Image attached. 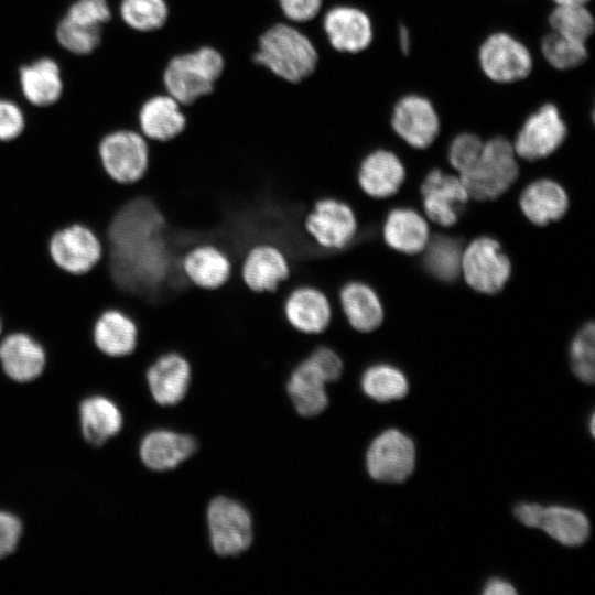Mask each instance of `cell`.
I'll return each mask as SVG.
<instances>
[{
    "mask_svg": "<svg viewBox=\"0 0 595 595\" xmlns=\"http://www.w3.org/2000/svg\"><path fill=\"white\" fill-rule=\"evenodd\" d=\"M252 57L258 65L291 84L313 75L320 58L311 39L288 23H275L266 30Z\"/></svg>",
    "mask_w": 595,
    "mask_h": 595,
    "instance_id": "cell-1",
    "label": "cell"
},
{
    "mask_svg": "<svg viewBox=\"0 0 595 595\" xmlns=\"http://www.w3.org/2000/svg\"><path fill=\"white\" fill-rule=\"evenodd\" d=\"M224 69V55L213 46H202L173 56L164 68L163 85L182 106H191L214 91Z\"/></svg>",
    "mask_w": 595,
    "mask_h": 595,
    "instance_id": "cell-2",
    "label": "cell"
},
{
    "mask_svg": "<svg viewBox=\"0 0 595 595\" xmlns=\"http://www.w3.org/2000/svg\"><path fill=\"white\" fill-rule=\"evenodd\" d=\"M301 228L317 250L338 252L358 239L360 223L349 202L334 195H324L304 212Z\"/></svg>",
    "mask_w": 595,
    "mask_h": 595,
    "instance_id": "cell-3",
    "label": "cell"
},
{
    "mask_svg": "<svg viewBox=\"0 0 595 595\" xmlns=\"http://www.w3.org/2000/svg\"><path fill=\"white\" fill-rule=\"evenodd\" d=\"M516 158L512 143L505 137L485 141L478 160L459 176L468 196L478 201L500 196L517 178Z\"/></svg>",
    "mask_w": 595,
    "mask_h": 595,
    "instance_id": "cell-4",
    "label": "cell"
},
{
    "mask_svg": "<svg viewBox=\"0 0 595 595\" xmlns=\"http://www.w3.org/2000/svg\"><path fill=\"white\" fill-rule=\"evenodd\" d=\"M106 174L119 184H133L147 173L151 143L136 128L118 127L104 133L97 145Z\"/></svg>",
    "mask_w": 595,
    "mask_h": 595,
    "instance_id": "cell-5",
    "label": "cell"
},
{
    "mask_svg": "<svg viewBox=\"0 0 595 595\" xmlns=\"http://www.w3.org/2000/svg\"><path fill=\"white\" fill-rule=\"evenodd\" d=\"M477 62L482 74L499 85L526 80L534 68L529 46L508 31L489 33L477 48Z\"/></svg>",
    "mask_w": 595,
    "mask_h": 595,
    "instance_id": "cell-6",
    "label": "cell"
},
{
    "mask_svg": "<svg viewBox=\"0 0 595 595\" xmlns=\"http://www.w3.org/2000/svg\"><path fill=\"white\" fill-rule=\"evenodd\" d=\"M235 273L255 293H275L290 284L293 264L288 251L271 240H258L240 255Z\"/></svg>",
    "mask_w": 595,
    "mask_h": 595,
    "instance_id": "cell-7",
    "label": "cell"
},
{
    "mask_svg": "<svg viewBox=\"0 0 595 595\" xmlns=\"http://www.w3.org/2000/svg\"><path fill=\"white\" fill-rule=\"evenodd\" d=\"M281 312L286 325L294 332L318 337L331 326L336 305L331 294L310 282H296L284 291Z\"/></svg>",
    "mask_w": 595,
    "mask_h": 595,
    "instance_id": "cell-8",
    "label": "cell"
},
{
    "mask_svg": "<svg viewBox=\"0 0 595 595\" xmlns=\"http://www.w3.org/2000/svg\"><path fill=\"white\" fill-rule=\"evenodd\" d=\"M177 272L190 285L204 291L225 286L234 277L236 263L221 245L208 240H195L177 256Z\"/></svg>",
    "mask_w": 595,
    "mask_h": 595,
    "instance_id": "cell-9",
    "label": "cell"
},
{
    "mask_svg": "<svg viewBox=\"0 0 595 595\" xmlns=\"http://www.w3.org/2000/svg\"><path fill=\"white\" fill-rule=\"evenodd\" d=\"M566 137L567 125L560 108L548 101L524 119L512 145L517 156L534 161L555 152Z\"/></svg>",
    "mask_w": 595,
    "mask_h": 595,
    "instance_id": "cell-10",
    "label": "cell"
},
{
    "mask_svg": "<svg viewBox=\"0 0 595 595\" xmlns=\"http://www.w3.org/2000/svg\"><path fill=\"white\" fill-rule=\"evenodd\" d=\"M48 252L52 261L61 270L82 275L100 261L102 244L91 228L82 223H72L52 234Z\"/></svg>",
    "mask_w": 595,
    "mask_h": 595,
    "instance_id": "cell-11",
    "label": "cell"
},
{
    "mask_svg": "<svg viewBox=\"0 0 595 595\" xmlns=\"http://www.w3.org/2000/svg\"><path fill=\"white\" fill-rule=\"evenodd\" d=\"M390 125L394 133L414 149L429 148L439 137L441 119L433 101L425 95H402L392 106Z\"/></svg>",
    "mask_w": 595,
    "mask_h": 595,
    "instance_id": "cell-12",
    "label": "cell"
},
{
    "mask_svg": "<svg viewBox=\"0 0 595 595\" xmlns=\"http://www.w3.org/2000/svg\"><path fill=\"white\" fill-rule=\"evenodd\" d=\"M461 269L469 286L493 294L508 281L511 266L496 240L482 237L472 241L463 252Z\"/></svg>",
    "mask_w": 595,
    "mask_h": 595,
    "instance_id": "cell-13",
    "label": "cell"
},
{
    "mask_svg": "<svg viewBox=\"0 0 595 595\" xmlns=\"http://www.w3.org/2000/svg\"><path fill=\"white\" fill-rule=\"evenodd\" d=\"M212 545L219 555H236L245 551L252 540L251 518L238 502L215 498L207 511Z\"/></svg>",
    "mask_w": 595,
    "mask_h": 595,
    "instance_id": "cell-14",
    "label": "cell"
},
{
    "mask_svg": "<svg viewBox=\"0 0 595 595\" xmlns=\"http://www.w3.org/2000/svg\"><path fill=\"white\" fill-rule=\"evenodd\" d=\"M366 462L368 473L374 479L390 483L403 482L414 468V444L402 432L389 429L372 441Z\"/></svg>",
    "mask_w": 595,
    "mask_h": 595,
    "instance_id": "cell-15",
    "label": "cell"
},
{
    "mask_svg": "<svg viewBox=\"0 0 595 595\" xmlns=\"http://www.w3.org/2000/svg\"><path fill=\"white\" fill-rule=\"evenodd\" d=\"M323 30L329 45L343 54L365 52L375 39L370 15L351 4H338L327 10L323 18Z\"/></svg>",
    "mask_w": 595,
    "mask_h": 595,
    "instance_id": "cell-16",
    "label": "cell"
},
{
    "mask_svg": "<svg viewBox=\"0 0 595 595\" xmlns=\"http://www.w3.org/2000/svg\"><path fill=\"white\" fill-rule=\"evenodd\" d=\"M47 363L41 342L23 331H12L0 337V368L2 374L18 383L39 379Z\"/></svg>",
    "mask_w": 595,
    "mask_h": 595,
    "instance_id": "cell-17",
    "label": "cell"
},
{
    "mask_svg": "<svg viewBox=\"0 0 595 595\" xmlns=\"http://www.w3.org/2000/svg\"><path fill=\"white\" fill-rule=\"evenodd\" d=\"M336 310L347 326L357 333L368 334L383 321V307L376 290L360 279H348L334 296Z\"/></svg>",
    "mask_w": 595,
    "mask_h": 595,
    "instance_id": "cell-18",
    "label": "cell"
},
{
    "mask_svg": "<svg viewBox=\"0 0 595 595\" xmlns=\"http://www.w3.org/2000/svg\"><path fill=\"white\" fill-rule=\"evenodd\" d=\"M192 364L177 349H167L156 355L145 370V379L154 400L161 405L180 402L190 387Z\"/></svg>",
    "mask_w": 595,
    "mask_h": 595,
    "instance_id": "cell-19",
    "label": "cell"
},
{
    "mask_svg": "<svg viewBox=\"0 0 595 595\" xmlns=\"http://www.w3.org/2000/svg\"><path fill=\"white\" fill-rule=\"evenodd\" d=\"M404 174L403 164L396 153L387 149H375L359 161L355 181L365 196L381 199L399 190Z\"/></svg>",
    "mask_w": 595,
    "mask_h": 595,
    "instance_id": "cell-20",
    "label": "cell"
},
{
    "mask_svg": "<svg viewBox=\"0 0 595 595\" xmlns=\"http://www.w3.org/2000/svg\"><path fill=\"white\" fill-rule=\"evenodd\" d=\"M188 127L182 105L169 94L147 99L137 117V129L151 143H167L181 137Z\"/></svg>",
    "mask_w": 595,
    "mask_h": 595,
    "instance_id": "cell-21",
    "label": "cell"
},
{
    "mask_svg": "<svg viewBox=\"0 0 595 595\" xmlns=\"http://www.w3.org/2000/svg\"><path fill=\"white\" fill-rule=\"evenodd\" d=\"M421 193L428 217L442 226H451L457 220L468 198L461 178L441 170H433L428 174Z\"/></svg>",
    "mask_w": 595,
    "mask_h": 595,
    "instance_id": "cell-22",
    "label": "cell"
},
{
    "mask_svg": "<svg viewBox=\"0 0 595 595\" xmlns=\"http://www.w3.org/2000/svg\"><path fill=\"white\" fill-rule=\"evenodd\" d=\"M139 328L134 318L118 307L104 310L93 325V342L105 356L123 358L138 346Z\"/></svg>",
    "mask_w": 595,
    "mask_h": 595,
    "instance_id": "cell-23",
    "label": "cell"
},
{
    "mask_svg": "<svg viewBox=\"0 0 595 595\" xmlns=\"http://www.w3.org/2000/svg\"><path fill=\"white\" fill-rule=\"evenodd\" d=\"M19 84L23 97L35 107L56 104L64 90L61 68L51 57H41L19 69Z\"/></svg>",
    "mask_w": 595,
    "mask_h": 595,
    "instance_id": "cell-24",
    "label": "cell"
},
{
    "mask_svg": "<svg viewBox=\"0 0 595 595\" xmlns=\"http://www.w3.org/2000/svg\"><path fill=\"white\" fill-rule=\"evenodd\" d=\"M326 383L321 370L305 354L291 370L286 383L289 396L301 415L313 416L326 408Z\"/></svg>",
    "mask_w": 595,
    "mask_h": 595,
    "instance_id": "cell-25",
    "label": "cell"
},
{
    "mask_svg": "<svg viewBox=\"0 0 595 595\" xmlns=\"http://www.w3.org/2000/svg\"><path fill=\"white\" fill-rule=\"evenodd\" d=\"M195 450L196 443L191 436L160 430L143 439L140 457L150 469L166 470L188 458Z\"/></svg>",
    "mask_w": 595,
    "mask_h": 595,
    "instance_id": "cell-26",
    "label": "cell"
},
{
    "mask_svg": "<svg viewBox=\"0 0 595 595\" xmlns=\"http://www.w3.org/2000/svg\"><path fill=\"white\" fill-rule=\"evenodd\" d=\"M569 206L565 191L551 180L531 183L520 196V207L536 225H547L561 218Z\"/></svg>",
    "mask_w": 595,
    "mask_h": 595,
    "instance_id": "cell-27",
    "label": "cell"
},
{
    "mask_svg": "<svg viewBox=\"0 0 595 595\" xmlns=\"http://www.w3.org/2000/svg\"><path fill=\"white\" fill-rule=\"evenodd\" d=\"M382 234L388 246L404 253L420 252L429 242L425 220L407 208L393 209L388 214Z\"/></svg>",
    "mask_w": 595,
    "mask_h": 595,
    "instance_id": "cell-28",
    "label": "cell"
},
{
    "mask_svg": "<svg viewBox=\"0 0 595 595\" xmlns=\"http://www.w3.org/2000/svg\"><path fill=\"white\" fill-rule=\"evenodd\" d=\"M79 420L85 440L95 446L102 445L122 426L119 408L101 396L90 397L80 403Z\"/></svg>",
    "mask_w": 595,
    "mask_h": 595,
    "instance_id": "cell-29",
    "label": "cell"
},
{
    "mask_svg": "<svg viewBox=\"0 0 595 595\" xmlns=\"http://www.w3.org/2000/svg\"><path fill=\"white\" fill-rule=\"evenodd\" d=\"M536 528L567 547L584 543L589 533V523L583 512L560 506H542Z\"/></svg>",
    "mask_w": 595,
    "mask_h": 595,
    "instance_id": "cell-30",
    "label": "cell"
},
{
    "mask_svg": "<svg viewBox=\"0 0 595 595\" xmlns=\"http://www.w3.org/2000/svg\"><path fill=\"white\" fill-rule=\"evenodd\" d=\"M548 24L551 31L586 44L595 31L593 12L582 3L553 4Z\"/></svg>",
    "mask_w": 595,
    "mask_h": 595,
    "instance_id": "cell-31",
    "label": "cell"
},
{
    "mask_svg": "<svg viewBox=\"0 0 595 595\" xmlns=\"http://www.w3.org/2000/svg\"><path fill=\"white\" fill-rule=\"evenodd\" d=\"M541 56L555 71L566 72L582 66L588 58V46L549 30L540 40Z\"/></svg>",
    "mask_w": 595,
    "mask_h": 595,
    "instance_id": "cell-32",
    "label": "cell"
},
{
    "mask_svg": "<svg viewBox=\"0 0 595 595\" xmlns=\"http://www.w3.org/2000/svg\"><path fill=\"white\" fill-rule=\"evenodd\" d=\"M361 388L369 398L387 402L403 398L408 393L409 385L405 376L398 368L379 364L365 370Z\"/></svg>",
    "mask_w": 595,
    "mask_h": 595,
    "instance_id": "cell-33",
    "label": "cell"
},
{
    "mask_svg": "<svg viewBox=\"0 0 595 595\" xmlns=\"http://www.w3.org/2000/svg\"><path fill=\"white\" fill-rule=\"evenodd\" d=\"M119 13L130 29L153 32L164 26L170 10L165 0H121Z\"/></svg>",
    "mask_w": 595,
    "mask_h": 595,
    "instance_id": "cell-34",
    "label": "cell"
},
{
    "mask_svg": "<svg viewBox=\"0 0 595 595\" xmlns=\"http://www.w3.org/2000/svg\"><path fill=\"white\" fill-rule=\"evenodd\" d=\"M424 256L426 269L437 279L452 281L457 278L462 268L459 242L450 237H435L428 242Z\"/></svg>",
    "mask_w": 595,
    "mask_h": 595,
    "instance_id": "cell-35",
    "label": "cell"
},
{
    "mask_svg": "<svg viewBox=\"0 0 595 595\" xmlns=\"http://www.w3.org/2000/svg\"><path fill=\"white\" fill-rule=\"evenodd\" d=\"M56 40L67 52L75 55H88L101 43L102 26L90 25L64 18L57 23Z\"/></svg>",
    "mask_w": 595,
    "mask_h": 595,
    "instance_id": "cell-36",
    "label": "cell"
},
{
    "mask_svg": "<svg viewBox=\"0 0 595 595\" xmlns=\"http://www.w3.org/2000/svg\"><path fill=\"white\" fill-rule=\"evenodd\" d=\"M594 324L585 325L571 345L572 369L577 378L587 383L594 381Z\"/></svg>",
    "mask_w": 595,
    "mask_h": 595,
    "instance_id": "cell-37",
    "label": "cell"
},
{
    "mask_svg": "<svg viewBox=\"0 0 595 595\" xmlns=\"http://www.w3.org/2000/svg\"><path fill=\"white\" fill-rule=\"evenodd\" d=\"M484 141L475 133L462 132L448 147V161L459 173L469 169L479 158Z\"/></svg>",
    "mask_w": 595,
    "mask_h": 595,
    "instance_id": "cell-38",
    "label": "cell"
},
{
    "mask_svg": "<svg viewBox=\"0 0 595 595\" xmlns=\"http://www.w3.org/2000/svg\"><path fill=\"white\" fill-rule=\"evenodd\" d=\"M28 127L23 110L12 100L0 98V143L20 138Z\"/></svg>",
    "mask_w": 595,
    "mask_h": 595,
    "instance_id": "cell-39",
    "label": "cell"
},
{
    "mask_svg": "<svg viewBox=\"0 0 595 595\" xmlns=\"http://www.w3.org/2000/svg\"><path fill=\"white\" fill-rule=\"evenodd\" d=\"M65 15L82 23L102 26L111 19V10L107 0H75Z\"/></svg>",
    "mask_w": 595,
    "mask_h": 595,
    "instance_id": "cell-40",
    "label": "cell"
},
{
    "mask_svg": "<svg viewBox=\"0 0 595 595\" xmlns=\"http://www.w3.org/2000/svg\"><path fill=\"white\" fill-rule=\"evenodd\" d=\"M324 0H278L282 14L291 22L304 23L315 19Z\"/></svg>",
    "mask_w": 595,
    "mask_h": 595,
    "instance_id": "cell-41",
    "label": "cell"
},
{
    "mask_svg": "<svg viewBox=\"0 0 595 595\" xmlns=\"http://www.w3.org/2000/svg\"><path fill=\"white\" fill-rule=\"evenodd\" d=\"M21 536V521L9 512L0 511V559L13 553Z\"/></svg>",
    "mask_w": 595,
    "mask_h": 595,
    "instance_id": "cell-42",
    "label": "cell"
},
{
    "mask_svg": "<svg viewBox=\"0 0 595 595\" xmlns=\"http://www.w3.org/2000/svg\"><path fill=\"white\" fill-rule=\"evenodd\" d=\"M485 595H511L517 591L511 584L499 578H493L488 581L483 592Z\"/></svg>",
    "mask_w": 595,
    "mask_h": 595,
    "instance_id": "cell-43",
    "label": "cell"
},
{
    "mask_svg": "<svg viewBox=\"0 0 595 595\" xmlns=\"http://www.w3.org/2000/svg\"><path fill=\"white\" fill-rule=\"evenodd\" d=\"M397 39H398V44H399V48L401 50V52L403 54H409L410 50H411V33L409 31V29L401 24L399 28H398V32H397Z\"/></svg>",
    "mask_w": 595,
    "mask_h": 595,
    "instance_id": "cell-44",
    "label": "cell"
},
{
    "mask_svg": "<svg viewBox=\"0 0 595 595\" xmlns=\"http://www.w3.org/2000/svg\"><path fill=\"white\" fill-rule=\"evenodd\" d=\"M553 4H572V3H582L588 4L591 0H551Z\"/></svg>",
    "mask_w": 595,
    "mask_h": 595,
    "instance_id": "cell-45",
    "label": "cell"
},
{
    "mask_svg": "<svg viewBox=\"0 0 595 595\" xmlns=\"http://www.w3.org/2000/svg\"><path fill=\"white\" fill-rule=\"evenodd\" d=\"M594 421H595V419H594V416H592V419H591V428L589 429H591V432H592L593 435H594Z\"/></svg>",
    "mask_w": 595,
    "mask_h": 595,
    "instance_id": "cell-46",
    "label": "cell"
},
{
    "mask_svg": "<svg viewBox=\"0 0 595 595\" xmlns=\"http://www.w3.org/2000/svg\"><path fill=\"white\" fill-rule=\"evenodd\" d=\"M3 334V329H2V322H1V318H0V337L2 336Z\"/></svg>",
    "mask_w": 595,
    "mask_h": 595,
    "instance_id": "cell-47",
    "label": "cell"
}]
</instances>
